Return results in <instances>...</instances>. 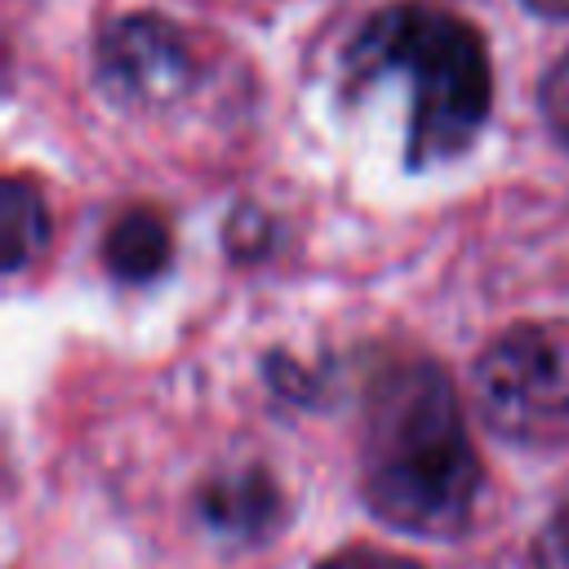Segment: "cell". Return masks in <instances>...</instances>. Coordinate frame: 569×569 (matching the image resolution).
Listing matches in <instances>:
<instances>
[{"instance_id": "obj_11", "label": "cell", "mask_w": 569, "mask_h": 569, "mask_svg": "<svg viewBox=\"0 0 569 569\" xmlns=\"http://www.w3.org/2000/svg\"><path fill=\"white\" fill-rule=\"evenodd\" d=\"M525 4L538 13H551V18H569V0H525Z\"/></svg>"}, {"instance_id": "obj_2", "label": "cell", "mask_w": 569, "mask_h": 569, "mask_svg": "<svg viewBox=\"0 0 569 569\" xmlns=\"http://www.w3.org/2000/svg\"><path fill=\"white\" fill-rule=\"evenodd\" d=\"M351 84L400 89L405 147L413 164L462 151L489 116L493 76L471 22L436 4H387L351 44Z\"/></svg>"}, {"instance_id": "obj_8", "label": "cell", "mask_w": 569, "mask_h": 569, "mask_svg": "<svg viewBox=\"0 0 569 569\" xmlns=\"http://www.w3.org/2000/svg\"><path fill=\"white\" fill-rule=\"evenodd\" d=\"M542 116L551 124V133L569 147V53L547 71L542 80Z\"/></svg>"}, {"instance_id": "obj_1", "label": "cell", "mask_w": 569, "mask_h": 569, "mask_svg": "<svg viewBox=\"0 0 569 569\" xmlns=\"http://www.w3.org/2000/svg\"><path fill=\"white\" fill-rule=\"evenodd\" d=\"M360 480L369 507L418 538H453L480 489L453 382L436 365H396L369 391Z\"/></svg>"}, {"instance_id": "obj_4", "label": "cell", "mask_w": 569, "mask_h": 569, "mask_svg": "<svg viewBox=\"0 0 569 569\" xmlns=\"http://www.w3.org/2000/svg\"><path fill=\"white\" fill-rule=\"evenodd\" d=\"M98 71L111 98L129 107H169L191 89L196 53L182 27L156 13H129L102 31Z\"/></svg>"}, {"instance_id": "obj_6", "label": "cell", "mask_w": 569, "mask_h": 569, "mask_svg": "<svg viewBox=\"0 0 569 569\" xmlns=\"http://www.w3.org/2000/svg\"><path fill=\"white\" fill-rule=\"evenodd\" d=\"M102 258L120 280H151L169 262V227H164V218L151 213V209H129L107 231Z\"/></svg>"}, {"instance_id": "obj_3", "label": "cell", "mask_w": 569, "mask_h": 569, "mask_svg": "<svg viewBox=\"0 0 569 569\" xmlns=\"http://www.w3.org/2000/svg\"><path fill=\"white\" fill-rule=\"evenodd\" d=\"M471 396L489 431L525 449L569 445V325L507 329L471 369Z\"/></svg>"}, {"instance_id": "obj_7", "label": "cell", "mask_w": 569, "mask_h": 569, "mask_svg": "<svg viewBox=\"0 0 569 569\" xmlns=\"http://www.w3.org/2000/svg\"><path fill=\"white\" fill-rule=\"evenodd\" d=\"M49 240V209L27 178H9L0 187V249L4 271H22Z\"/></svg>"}, {"instance_id": "obj_9", "label": "cell", "mask_w": 569, "mask_h": 569, "mask_svg": "<svg viewBox=\"0 0 569 569\" xmlns=\"http://www.w3.org/2000/svg\"><path fill=\"white\" fill-rule=\"evenodd\" d=\"M538 565L542 569H569V502L547 520L538 538Z\"/></svg>"}, {"instance_id": "obj_10", "label": "cell", "mask_w": 569, "mask_h": 569, "mask_svg": "<svg viewBox=\"0 0 569 569\" xmlns=\"http://www.w3.org/2000/svg\"><path fill=\"white\" fill-rule=\"evenodd\" d=\"M320 569H422L405 556H391V551H373V547H351V551H338L329 556Z\"/></svg>"}, {"instance_id": "obj_5", "label": "cell", "mask_w": 569, "mask_h": 569, "mask_svg": "<svg viewBox=\"0 0 569 569\" xmlns=\"http://www.w3.org/2000/svg\"><path fill=\"white\" fill-rule=\"evenodd\" d=\"M276 489L267 485V476L258 471H240V476H222L209 485L204 493V520L231 538H258L276 525Z\"/></svg>"}]
</instances>
